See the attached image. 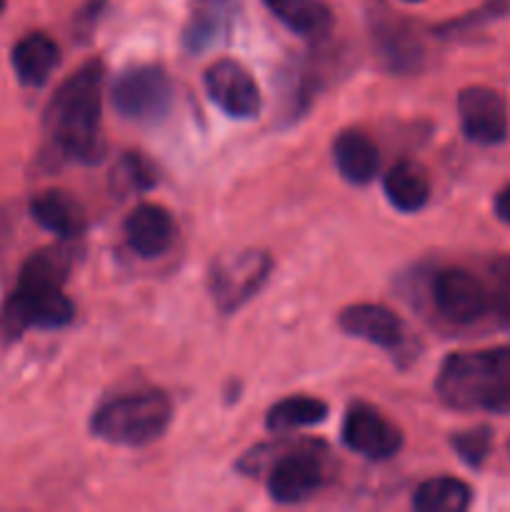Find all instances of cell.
<instances>
[{
  "instance_id": "6da1fadb",
  "label": "cell",
  "mask_w": 510,
  "mask_h": 512,
  "mask_svg": "<svg viewBox=\"0 0 510 512\" xmlns=\"http://www.w3.org/2000/svg\"><path fill=\"white\" fill-rule=\"evenodd\" d=\"M73 258L70 245H53L25 260L18 285L0 310V338L13 340L28 328H63L73 320L75 308L63 293Z\"/></svg>"
},
{
  "instance_id": "7a4b0ae2",
  "label": "cell",
  "mask_w": 510,
  "mask_h": 512,
  "mask_svg": "<svg viewBox=\"0 0 510 512\" xmlns=\"http://www.w3.org/2000/svg\"><path fill=\"white\" fill-rule=\"evenodd\" d=\"M103 75V63L88 60L63 80L45 110V125L55 148L75 163H95L103 155Z\"/></svg>"
},
{
  "instance_id": "3957f363",
  "label": "cell",
  "mask_w": 510,
  "mask_h": 512,
  "mask_svg": "<svg viewBox=\"0 0 510 512\" xmlns=\"http://www.w3.org/2000/svg\"><path fill=\"white\" fill-rule=\"evenodd\" d=\"M435 393L453 410L510 413V348L448 355L440 365Z\"/></svg>"
},
{
  "instance_id": "277c9868",
  "label": "cell",
  "mask_w": 510,
  "mask_h": 512,
  "mask_svg": "<svg viewBox=\"0 0 510 512\" xmlns=\"http://www.w3.org/2000/svg\"><path fill=\"white\" fill-rule=\"evenodd\" d=\"M173 418V403L160 390H143L108 400L95 410L90 430L110 445L143 448L155 443Z\"/></svg>"
},
{
  "instance_id": "5b68a950",
  "label": "cell",
  "mask_w": 510,
  "mask_h": 512,
  "mask_svg": "<svg viewBox=\"0 0 510 512\" xmlns=\"http://www.w3.org/2000/svg\"><path fill=\"white\" fill-rule=\"evenodd\" d=\"M278 450V458L268 468V493L275 503L295 505L313 498L330 480V460L325 445L315 440L290 443Z\"/></svg>"
},
{
  "instance_id": "8992f818",
  "label": "cell",
  "mask_w": 510,
  "mask_h": 512,
  "mask_svg": "<svg viewBox=\"0 0 510 512\" xmlns=\"http://www.w3.org/2000/svg\"><path fill=\"white\" fill-rule=\"evenodd\" d=\"M115 110L133 123H155L173 105V83L160 65H135L118 75L110 90Z\"/></svg>"
},
{
  "instance_id": "52a82bcc",
  "label": "cell",
  "mask_w": 510,
  "mask_h": 512,
  "mask_svg": "<svg viewBox=\"0 0 510 512\" xmlns=\"http://www.w3.org/2000/svg\"><path fill=\"white\" fill-rule=\"evenodd\" d=\"M273 270V258L265 250H243L218 260L210 273V293L220 313L230 315L260 293Z\"/></svg>"
},
{
  "instance_id": "ba28073f",
  "label": "cell",
  "mask_w": 510,
  "mask_h": 512,
  "mask_svg": "<svg viewBox=\"0 0 510 512\" xmlns=\"http://www.w3.org/2000/svg\"><path fill=\"white\" fill-rule=\"evenodd\" d=\"M205 90L208 98L235 120H250L260 113V88L248 68L233 58H220L205 70Z\"/></svg>"
},
{
  "instance_id": "9c48e42d",
  "label": "cell",
  "mask_w": 510,
  "mask_h": 512,
  "mask_svg": "<svg viewBox=\"0 0 510 512\" xmlns=\"http://www.w3.org/2000/svg\"><path fill=\"white\" fill-rule=\"evenodd\" d=\"M435 310L453 325H470L490 308V293L473 273L445 268L433 280Z\"/></svg>"
},
{
  "instance_id": "30bf717a",
  "label": "cell",
  "mask_w": 510,
  "mask_h": 512,
  "mask_svg": "<svg viewBox=\"0 0 510 512\" xmlns=\"http://www.w3.org/2000/svg\"><path fill=\"white\" fill-rule=\"evenodd\" d=\"M458 115L465 138L478 145H498L508 135V103L488 85H468L458 95Z\"/></svg>"
},
{
  "instance_id": "8fae6325",
  "label": "cell",
  "mask_w": 510,
  "mask_h": 512,
  "mask_svg": "<svg viewBox=\"0 0 510 512\" xmlns=\"http://www.w3.org/2000/svg\"><path fill=\"white\" fill-rule=\"evenodd\" d=\"M343 443L368 460H388L403 448V433L373 405L353 403L343 420Z\"/></svg>"
},
{
  "instance_id": "7c38bea8",
  "label": "cell",
  "mask_w": 510,
  "mask_h": 512,
  "mask_svg": "<svg viewBox=\"0 0 510 512\" xmlns=\"http://www.w3.org/2000/svg\"><path fill=\"white\" fill-rule=\"evenodd\" d=\"M338 325L350 338L365 340L385 350H398L405 340V325L390 308L378 303H358L340 310Z\"/></svg>"
},
{
  "instance_id": "4fadbf2b",
  "label": "cell",
  "mask_w": 510,
  "mask_h": 512,
  "mask_svg": "<svg viewBox=\"0 0 510 512\" xmlns=\"http://www.w3.org/2000/svg\"><path fill=\"white\" fill-rule=\"evenodd\" d=\"M125 240L140 258L163 255L175 240V220L163 205L140 203L125 218Z\"/></svg>"
},
{
  "instance_id": "5bb4252c",
  "label": "cell",
  "mask_w": 510,
  "mask_h": 512,
  "mask_svg": "<svg viewBox=\"0 0 510 512\" xmlns=\"http://www.w3.org/2000/svg\"><path fill=\"white\" fill-rule=\"evenodd\" d=\"M10 60H13L20 83L40 88V85L48 83L53 70L60 65V48L50 35L28 33L13 45Z\"/></svg>"
},
{
  "instance_id": "9a60e30c",
  "label": "cell",
  "mask_w": 510,
  "mask_h": 512,
  "mask_svg": "<svg viewBox=\"0 0 510 512\" xmlns=\"http://www.w3.org/2000/svg\"><path fill=\"white\" fill-rule=\"evenodd\" d=\"M265 8L295 35L323 40L333 30V10L325 0H263Z\"/></svg>"
},
{
  "instance_id": "2e32d148",
  "label": "cell",
  "mask_w": 510,
  "mask_h": 512,
  "mask_svg": "<svg viewBox=\"0 0 510 512\" xmlns=\"http://www.w3.org/2000/svg\"><path fill=\"white\" fill-rule=\"evenodd\" d=\"M333 160L340 175L353 185H365L378 173V148L360 130H343L333 140Z\"/></svg>"
},
{
  "instance_id": "e0dca14e",
  "label": "cell",
  "mask_w": 510,
  "mask_h": 512,
  "mask_svg": "<svg viewBox=\"0 0 510 512\" xmlns=\"http://www.w3.org/2000/svg\"><path fill=\"white\" fill-rule=\"evenodd\" d=\"M383 190L400 213H418L430 200V178L413 160H400L385 173Z\"/></svg>"
},
{
  "instance_id": "ac0fdd59",
  "label": "cell",
  "mask_w": 510,
  "mask_h": 512,
  "mask_svg": "<svg viewBox=\"0 0 510 512\" xmlns=\"http://www.w3.org/2000/svg\"><path fill=\"white\" fill-rule=\"evenodd\" d=\"M238 0H193V15L185 28V45L193 53L210 48L228 30Z\"/></svg>"
},
{
  "instance_id": "d6986e66",
  "label": "cell",
  "mask_w": 510,
  "mask_h": 512,
  "mask_svg": "<svg viewBox=\"0 0 510 512\" xmlns=\"http://www.w3.org/2000/svg\"><path fill=\"white\" fill-rule=\"evenodd\" d=\"M30 215L40 228L50 230L58 238L70 240L83 230V213L78 203L60 190H45L30 200Z\"/></svg>"
},
{
  "instance_id": "ffe728a7",
  "label": "cell",
  "mask_w": 510,
  "mask_h": 512,
  "mask_svg": "<svg viewBox=\"0 0 510 512\" xmlns=\"http://www.w3.org/2000/svg\"><path fill=\"white\" fill-rule=\"evenodd\" d=\"M378 53L388 63L390 70H415L423 60V45H420L418 35L410 25L400 23V20H390V23L378 25Z\"/></svg>"
},
{
  "instance_id": "44dd1931",
  "label": "cell",
  "mask_w": 510,
  "mask_h": 512,
  "mask_svg": "<svg viewBox=\"0 0 510 512\" xmlns=\"http://www.w3.org/2000/svg\"><path fill=\"white\" fill-rule=\"evenodd\" d=\"M473 503V490L460 478H430L418 485L413 508L418 512H463Z\"/></svg>"
},
{
  "instance_id": "7402d4cb",
  "label": "cell",
  "mask_w": 510,
  "mask_h": 512,
  "mask_svg": "<svg viewBox=\"0 0 510 512\" xmlns=\"http://www.w3.org/2000/svg\"><path fill=\"white\" fill-rule=\"evenodd\" d=\"M325 418H328V405L323 400L308 398V395H293V398L280 400L268 410L265 425H268L270 433H288V430L323 423Z\"/></svg>"
},
{
  "instance_id": "603a6c76",
  "label": "cell",
  "mask_w": 510,
  "mask_h": 512,
  "mask_svg": "<svg viewBox=\"0 0 510 512\" xmlns=\"http://www.w3.org/2000/svg\"><path fill=\"white\" fill-rule=\"evenodd\" d=\"M450 445L458 453V458L463 460L468 468H483V463L488 460L490 448H493V433L490 428H473L458 433L450 438Z\"/></svg>"
},
{
  "instance_id": "cb8c5ba5",
  "label": "cell",
  "mask_w": 510,
  "mask_h": 512,
  "mask_svg": "<svg viewBox=\"0 0 510 512\" xmlns=\"http://www.w3.org/2000/svg\"><path fill=\"white\" fill-rule=\"evenodd\" d=\"M510 10V0H488L480 10H473L470 15L460 20H450V23L440 25L438 33L440 35H455V33H463L465 28H473V25L485 23V20H493L498 15H505Z\"/></svg>"
},
{
  "instance_id": "d4e9b609",
  "label": "cell",
  "mask_w": 510,
  "mask_h": 512,
  "mask_svg": "<svg viewBox=\"0 0 510 512\" xmlns=\"http://www.w3.org/2000/svg\"><path fill=\"white\" fill-rule=\"evenodd\" d=\"M495 273V308L503 315L505 320H510V260H500L493 268Z\"/></svg>"
},
{
  "instance_id": "484cf974",
  "label": "cell",
  "mask_w": 510,
  "mask_h": 512,
  "mask_svg": "<svg viewBox=\"0 0 510 512\" xmlns=\"http://www.w3.org/2000/svg\"><path fill=\"white\" fill-rule=\"evenodd\" d=\"M495 215L510 225V185H505L498 193V198H495Z\"/></svg>"
},
{
  "instance_id": "4316f807",
  "label": "cell",
  "mask_w": 510,
  "mask_h": 512,
  "mask_svg": "<svg viewBox=\"0 0 510 512\" xmlns=\"http://www.w3.org/2000/svg\"><path fill=\"white\" fill-rule=\"evenodd\" d=\"M5 3H8V0H0V13H3V8H5Z\"/></svg>"
},
{
  "instance_id": "83f0119b",
  "label": "cell",
  "mask_w": 510,
  "mask_h": 512,
  "mask_svg": "<svg viewBox=\"0 0 510 512\" xmlns=\"http://www.w3.org/2000/svg\"><path fill=\"white\" fill-rule=\"evenodd\" d=\"M408 3H420V0H408Z\"/></svg>"
},
{
  "instance_id": "f1b7e54d",
  "label": "cell",
  "mask_w": 510,
  "mask_h": 512,
  "mask_svg": "<svg viewBox=\"0 0 510 512\" xmlns=\"http://www.w3.org/2000/svg\"><path fill=\"white\" fill-rule=\"evenodd\" d=\"M508 448H510V443H508Z\"/></svg>"
}]
</instances>
